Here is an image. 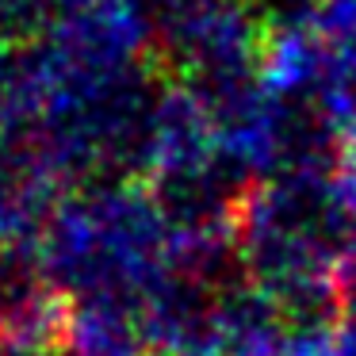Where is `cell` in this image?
I'll list each match as a JSON object with an SVG mask.
<instances>
[{
  "instance_id": "6da1fadb",
  "label": "cell",
  "mask_w": 356,
  "mask_h": 356,
  "mask_svg": "<svg viewBox=\"0 0 356 356\" xmlns=\"http://www.w3.org/2000/svg\"><path fill=\"white\" fill-rule=\"evenodd\" d=\"M50 4L54 0H0V39L19 42L50 27Z\"/></svg>"
},
{
  "instance_id": "7a4b0ae2",
  "label": "cell",
  "mask_w": 356,
  "mask_h": 356,
  "mask_svg": "<svg viewBox=\"0 0 356 356\" xmlns=\"http://www.w3.org/2000/svg\"><path fill=\"white\" fill-rule=\"evenodd\" d=\"M337 115H341V146H345V169L356 177V88L341 96Z\"/></svg>"
}]
</instances>
